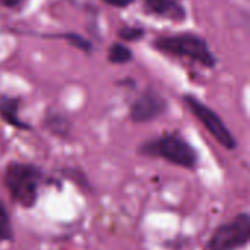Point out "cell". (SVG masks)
<instances>
[{"mask_svg":"<svg viewBox=\"0 0 250 250\" xmlns=\"http://www.w3.org/2000/svg\"><path fill=\"white\" fill-rule=\"evenodd\" d=\"M154 47L163 53L173 54V56H185L192 60L202 63L204 66H214L215 59L208 50L207 42L193 35V34H183L174 37H161L154 41Z\"/></svg>","mask_w":250,"mask_h":250,"instance_id":"3957f363","label":"cell"},{"mask_svg":"<svg viewBox=\"0 0 250 250\" xmlns=\"http://www.w3.org/2000/svg\"><path fill=\"white\" fill-rule=\"evenodd\" d=\"M108 60L116 64L127 63L132 60V51L127 47H125L123 44H114L108 51Z\"/></svg>","mask_w":250,"mask_h":250,"instance_id":"30bf717a","label":"cell"},{"mask_svg":"<svg viewBox=\"0 0 250 250\" xmlns=\"http://www.w3.org/2000/svg\"><path fill=\"white\" fill-rule=\"evenodd\" d=\"M21 0H0V4L6 6V7H13L19 3Z\"/></svg>","mask_w":250,"mask_h":250,"instance_id":"5bb4252c","label":"cell"},{"mask_svg":"<svg viewBox=\"0 0 250 250\" xmlns=\"http://www.w3.org/2000/svg\"><path fill=\"white\" fill-rule=\"evenodd\" d=\"M250 239V215L239 214L233 221L215 229L208 240V250H237L245 248Z\"/></svg>","mask_w":250,"mask_h":250,"instance_id":"277c9868","label":"cell"},{"mask_svg":"<svg viewBox=\"0 0 250 250\" xmlns=\"http://www.w3.org/2000/svg\"><path fill=\"white\" fill-rule=\"evenodd\" d=\"M139 152L149 157L163 158L174 166L185 168H195L198 163V154L192 145L177 135H164L141 145Z\"/></svg>","mask_w":250,"mask_h":250,"instance_id":"7a4b0ae2","label":"cell"},{"mask_svg":"<svg viewBox=\"0 0 250 250\" xmlns=\"http://www.w3.org/2000/svg\"><path fill=\"white\" fill-rule=\"evenodd\" d=\"M0 113L3 116V119H6L10 125L18 126V127H26L18 119V105H16V101H13V100H3L0 103Z\"/></svg>","mask_w":250,"mask_h":250,"instance_id":"ba28073f","label":"cell"},{"mask_svg":"<svg viewBox=\"0 0 250 250\" xmlns=\"http://www.w3.org/2000/svg\"><path fill=\"white\" fill-rule=\"evenodd\" d=\"M66 40L72 44V45H75V47H78V48H82V50H89V42L86 41V40H83L81 35H78V34H67L66 35Z\"/></svg>","mask_w":250,"mask_h":250,"instance_id":"7c38bea8","label":"cell"},{"mask_svg":"<svg viewBox=\"0 0 250 250\" xmlns=\"http://www.w3.org/2000/svg\"><path fill=\"white\" fill-rule=\"evenodd\" d=\"M13 239V231H12V224H10V217L0 201V242H10Z\"/></svg>","mask_w":250,"mask_h":250,"instance_id":"9c48e42d","label":"cell"},{"mask_svg":"<svg viewBox=\"0 0 250 250\" xmlns=\"http://www.w3.org/2000/svg\"><path fill=\"white\" fill-rule=\"evenodd\" d=\"M144 3L146 9L155 15H160L173 21L185 19V9L176 0H144Z\"/></svg>","mask_w":250,"mask_h":250,"instance_id":"52a82bcc","label":"cell"},{"mask_svg":"<svg viewBox=\"0 0 250 250\" xmlns=\"http://www.w3.org/2000/svg\"><path fill=\"white\" fill-rule=\"evenodd\" d=\"M185 101L189 107V110L196 116V119L207 127V130L217 139L218 144H221L227 149H234L237 146V141L229 130V127L223 123L220 116L212 111L209 107H207L204 103L196 100L192 95L185 97Z\"/></svg>","mask_w":250,"mask_h":250,"instance_id":"5b68a950","label":"cell"},{"mask_svg":"<svg viewBox=\"0 0 250 250\" xmlns=\"http://www.w3.org/2000/svg\"><path fill=\"white\" fill-rule=\"evenodd\" d=\"M119 35L123 38V40H139L142 35H144V31L139 29V28H123L119 31Z\"/></svg>","mask_w":250,"mask_h":250,"instance_id":"8fae6325","label":"cell"},{"mask_svg":"<svg viewBox=\"0 0 250 250\" xmlns=\"http://www.w3.org/2000/svg\"><path fill=\"white\" fill-rule=\"evenodd\" d=\"M166 111V101L157 92H146L141 95L130 107V117L133 122L145 123L160 117Z\"/></svg>","mask_w":250,"mask_h":250,"instance_id":"8992f818","label":"cell"},{"mask_svg":"<svg viewBox=\"0 0 250 250\" xmlns=\"http://www.w3.org/2000/svg\"><path fill=\"white\" fill-rule=\"evenodd\" d=\"M103 1L107 3V4L116 6V7H126V6H129L133 0H103Z\"/></svg>","mask_w":250,"mask_h":250,"instance_id":"4fadbf2b","label":"cell"},{"mask_svg":"<svg viewBox=\"0 0 250 250\" xmlns=\"http://www.w3.org/2000/svg\"><path fill=\"white\" fill-rule=\"evenodd\" d=\"M42 183V171L26 163H10L4 170V185L15 202L23 208H32L38 199Z\"/></svg>","mask_w":250,"mask_h":250,"instance_id":"6da1fadb","label":"cell"}]
</instances>
